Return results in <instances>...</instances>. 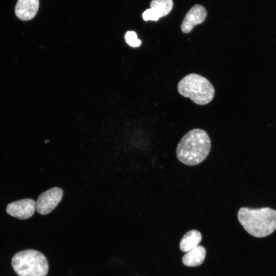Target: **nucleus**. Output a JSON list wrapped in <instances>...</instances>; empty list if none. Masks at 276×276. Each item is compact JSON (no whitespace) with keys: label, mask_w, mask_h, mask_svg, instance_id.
Returning <instances> with one entry per match:
<instances>
[{"label":"nucleus","mask_w":276,"mask_h":276,"mask_svg":"<svg viewBox=\"0 0 276 276\" xmlns=\"http://www.w3.org/2000/svg\"><path fill=\"white\" fill-rule=\"evenodd\" d=\"M211 147V140L206 132L201 129H193L187 133L178 143L176 156L185 165H197L206 158Z\"/></svg>","instance_id":"1"},{"label":"nucleus","mask_w":276,"mask_h":276,"mask_svg":"<svg viewBox=\"0 0 276 276\" xmlns=\"http://www.w3.org/2000/svg\"><path fill=\"white\" fill-rule=\"evenodd\" d=\"M238 219L244 228L256 237L267 236L276 229V211L269 208H241Z\"/></svg>","instance_id":"2"},{"label":"nucleus","mask_w":276,"mask_h":276,"mask_svg":"<svg viewBox=\"0 0 276 276\" xmlns=\"http://www.w3.org/2000/svg\"><path fill=\"white\" fill-rule=\"evenodd\" d=\"M177 89L181 95L201 105L210 103L215 94L214 88L209 80L196 74L184 77L179 82Z\"/></svg>","instance_id":"3"},{"label":"nucleus","mask_w":276,"mask_h":276,"mask_svg":"<svg viewBox=\"0 0 276 276\" xmlns=\"http://www.w3.org/2000/svg\"><path fill=\"white\" fill-rule=\"evenodd\" d=\"M12 266L19 276H46L49 264L45 256L34 249H27L15 254Z\"/></svg>","instance_id":"4"},{"label":"nucleus","mask_w":276,"mask_h":276,"mask_svg":"<svg viewBox=\"0 0 276 276\" xmlns=\"http://www.w3.org/2000/svg\"><path fill=\"white\" fill-rule=\"evenodd\" d=\"M62 190L54 187L41 193L36 202L35 209L41 215H46L52 212L61 200Z\"/></svg>","instance_id":"5"},{"label":"nucleus","mask_w":276,"mask_h":276,"mask_svg":"<svg viewBox=\"0 0 276 276\" xmlns=\"http://www.w3.org/2000/svg\"><path fill=\"white\" fill-rule=\"evenodd\" d=\"M35 206L36 202L32 199H23L9 203L7 206L6 212L12 217L27 219L33 215Z\"/></svg>","instance_id":"6"},{"label":"nucleus","mask_w":276,"mask_h":276,"mask_svg":"<svg viewBox=\"0 0 276 276\" xmlns=\"http://www.w3.org/2000/svg\"><path fill=\"white\" fill-rule=\"evenodd\" d=\"M206 11L201 5H194L186 14L181 25V30L184 33H188L193 28L201 24L205 19Z\"/></svg>","instance_id":"7"},{"label":"nucleus","mask_w":276,"mask_h":276,"mask_svg":"<svg viewBox=\"0 0 276 276\" xmlns=\"http://www.w3.org/2000/svg\"><path fill=\"white\" fill-rule=\"evenodd\" d=\"M39 5V0H18L15 7V15L20 20H31L37 14Z\"/></svg>","instance_id":"8"},{"label":"nucleus","mask_w":276,"mask_h":276,"mask_svg":"<svg viewBox=\"0 0 276 276\" xmlns=\"http://www.w3.org/2000/svg\"><path fill=\"white\" fill-rule=\"evenodd\" d=\"M205 256V248L198 245L187 252L182 258V262L187 266H197L203 263Z\"/></svg>","instance_id":"9"},{"label":"nucleus","mask_w":276,"mask_h":276,"mask_svg":"<svg viewBox=\"0 0 276 276\" xmlns=\"http://www.w3.org/2000/svg\"><path fill=\"white\" fill-rule=\"evenodd\" d=\"M201 240L200 233L196 230L188 232L180 242V249L181 251L187 252L198 245Z\"/></svg>","instance_id":"10"},{"label":"nucleus","mask_w":276,"mask_h":276,"mask_svg":"<svg viewBox=\"0 0 276 276\" xmlns=\"http://www.w3.org/2000/svg\"><path fill=\"white\" fill-rule=\"evenodd\" d=\"M150 7L160 18L170 13L173 7V2L172 0H152Z\"/></svg>","instance_id":"11"},{"label":"nucleus","mask_w":276,"mask_h":276,"mask_svg":"<svg viewBox=\"0 0 276 276\" xmlns=\"http://www.w3.org/2000/svg\"><path fill=\"white\" fill-rule=\"evenodd\" d=\"M125 37L126 42L131 47H137L142 43V41L137 38V35L134 31L127 32Z\"/></svg>","instance_id":"12"},{"label":"nucleus","mask_w":276,"mask_h":276,"mask_svg":"<svg viewBox=\"0 0 276 276\" xmlns=\"http://www.w3.org/2000/svg\"><path fill=\"white\" fill-rule=\"evenodd\" d=\"M143 18L144 20H154L157 21L159 17L155 12L151 8L147 9L143 13Z\"/></svg>","instance_id":"13"}]
</instances>
